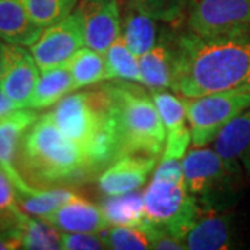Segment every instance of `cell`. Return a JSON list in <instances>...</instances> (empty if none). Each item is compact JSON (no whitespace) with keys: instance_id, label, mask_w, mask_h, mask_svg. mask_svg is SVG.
<instances>
[{"instance_id":"8fae6325","label":"cell","mask_w":250,"mask_h":250,"mask_svg":"<svg viewBox=\"0 0 250 250\" xmlns=\"http://www.w3.org/2000/svg\"><path fill=\"white\" fill-rule=\"evenodd\" d=\"M39 67L25 46L4 42L0 88L20 107H28L39 78Z\"/></svg>"},{"instance_id":"4fadbf2b","label":"cell","mask_w":250,"mask_h":250,"mask_svg":"<svg viewBox=\"0 0 250 250\" xmlns=\"http://www.w3.org/2000/svg\"><path fill=\"white\" fill-rule=\"evenodd\" d=\"M157 166L156 157L128 154L111 161L98 177L99 189L106 196L124 195L138 190L147 182Z\"/></svg>"},{"instance_id":"6da1fadb","label":"cell","mask_w":250,"mask_h":250,"mask_svg":"<svg viewBox=\"0 0 250 250\" xmlns=\"http://www.w3.org/2000/svg\"><path fill=\"white\" fill-rule=\"evenodd\" d=\"M175 53L171 90L182 98L235 89L250 77V32L202 36L189 31L177 35Z\"/></svg>"},{"instance_id":"7c38bea8","label":"cell","mask_w":250,"mask_h":250,"mask_svg":"<svg viewBox=\"0 0 250 250\" xmlns=\"http://www.w3.org/2000/svg\"><path fill=\"white\" fill-rule=\"evenodd\" d=\"M36 118V110L21 107L0 120V168L13 182L16 192H28L34 188L18 171L17 156L22 136Z\"/></svg>"},{"instance_id":"52a82bcc","label":"cell","mask_w":250,"mask_h":250,"mask_svg":"<svg viewBox=\"0 0 250 250\" xmlns=\"http://www.w3.org/2000/svg\"><path fill=\"white\" fill-rule=\"evenodd\" d=\"M182 102L187 110L192 145L200 147L213 143L233 117L250 107V93L238 86L199 98H182Z\"/></svg>"},{"instance_id":"ffe728a7","label":"cell","mask_w":250,"mask_h":250,"mask_svg":"<svg viewBox=\"0 0 250 250\" xmlns=\"http://www.w3.org/2000/svg\"><path fill=\"white\" fill-rule=\"evenodd\" d=\"M159 22H163L149 14L128 9L121 22V35L129 50L141 57L149 52L159 41Z\"/></svg>"},{"instance_id":"83f0119b","label":"cell","mask_w":250,"mask_h":250,"mask_svg":"<svg viewBox=\"0 0 250 250\" xmlns=\"http://www.w3.org/2000/svg\"><path fill=\"white\" fill-rule=\"evenodd\" d=\"M29 18L38 27L46 28L68 17L78 0H22Z\"/></svg>"},{"instance_id":"4dcf8cb0","label":"cell","mask_w":250,"mask_h":250,"mask_svg":"<svg viewBox=\"0 0 250 250\" xmlns=\"http://www.w3.org/2000/svg\"><path fill=\"white\" fill-rule=\"evenodd\" d=\"M62 250H103L106 243L100 232H62Z\"/></svg>"},{"instance_id":"f546056e","label":"cell","mask_w":250,"mask_h":250,"mask_svg":"<svg viewBox=\"0 0 250 250\" xmlns=\"http://www.w3.org/2000/svg\"><path fill=\"white\" fill-rule=\"evenodd\" d=\"M24 211L17 203L13 182L0 168V228H17L18 220Z\"/></svg>"},{"instance_id":"d590c367","label":"cell","mask_w":250,"mask_h":250,"mask_svg":"<svg viewBox=\"0 0 250 250\" xmlns=\"http://www.w3.org/2000/svg\"><path fill=\"white\" fill-rule=\"evenodd\" d=\"M241 88L243 90H246V92H249V93H250V77H249V78H248V80L245 81L243 83H242Z\"/></svg>"},{"instance_id":"7402d4cb","label":"cell","mask_w":250,"mask_h":250,"mask_svg":"<svg viewBox=\"0 0 250 250\" xmlns=\"http://www.w3.org/2000/svg\"><path fill=\"white\" fill-rule=\"evenodd\" d=\"M100 208L107 220L108 227L111 225H147L143 192L134 190L124 195L107 196L102 203Z\"/></svg>"},{"instance_id":"484cf974","label":"cell","mask_w":250,"mask_h":250,"mask_svg":"<svg viewBox=\"0 0 250 250\" xmlns=\"http://www.w3.org/2000/svg\"><path fill=\"white\" fill-rule=\"evenodd\" d=\"M103 56L106 60L107 81L124 80L142 83L139 71V57H136L129 50L121 34L117 36L116 41Z\"/></svg>"},{"instance_id":"836d02e7","label":"cell","mask_w":250,"mask_h":250,"mask_svg":"<svg viewBox=\"0 0 250 250\" xmlns=\"http://www.w3.org/2000/svg\"><path fill=\"white\" fill-rule=\"evenodd\" d=\"M18 108H21L17 103H14L11 99L1 90L0 88V120L11 114L13 111H16Z\"/></svg>"},{"instance_id":"5b68a950","label":"cell","mask_w":250,"mask_h":250,"mask_svg":"<svg viewBox=\"0 0 250 250\" xmlns=\"http://www.w3.org/2000/svg\"><path fill=\"white\" fill-rule=\"evenodd\" d=\"M143 200L147 224L181 239L203 211L185 187L182 159L160 157Z\"/></svg>"},{"instance_id":"d6a6232c","label":"cell","mask_w":250,"mask_h":250,"mask_svg":"<svg viewBox=\"0 0 250 250\" xmlns=\"http://www.w3.org/2000/svg\"><path fill=\"white\" fill-rule=\"evenodd\" d=\"M21 249V241L18 236L17 228L1 229L0 228V250Z\"/></svg>"},{"instance_id":"1f68e13d","label":"cell","mask_w":250,"mask_h":250,"mask_svg":"<svg viewBox=\"0 0 250 250\" xmlns=\"http://www.w3.org/2000/svg\"><path fill=\"white\" fill-rule=\"evenodd\" d=\"M147 236L150 242V249L154 250H187L185 242L178 236L167 232L160 228L147 225Z\"/></svg>"},{"instance_id":"7a4b0ae2","label":"cell","mask_w":250,"mask_h":250,"mask_svg":"<svg viewBox=\"0 0 250 250\" xmlns=\"http://www.w3.org/2000/svg\"><path fill=\"white\" fill-rule=\"evenodd\" d=\"M107 104L116 159L142 154L159 159L166 145V132L152 92L142 83L116 80L100 86Z\"/></svg>"},{"instance_id":"f1b7e54d","label":"cell","mask_w":250,"mask_h":250,"mask_svg":"<svg viewBox=\"0 0 250 250\" xmlns=\"http://www.w3.org/2000/svg\"><path fill=\"white\" fill-rule=\"evenodd\" d=\"M128 9L136 10L160 20L175 22L184 13V0H125Z\"/></svg>"},{"instance_id":"e575fe53","label":"cell","mask_w":250,"mask_h":250,"mask_svg":"<svg viewBox=\"0 0 250 250\" xmlns=\"http://www.w3.org/2000/svg\"><path fill=\"white\" fill-rule=\"evenodd\" d=\"M3 47H4V43L0 39V78H1V72H3Z\"/></svg>"},{"instance_id":"5bb4252c","label":"cell","mask_w":250,"mask_h":250,"mask_svg":"<svg viewBox=\"0 0 250 250\" xmlns=\"http://www.w3.org/2000/svg\"><path fill=\"white\" fill-rule=\"evenodd\" d=\"M152 96L166 132V145L161 157L182 159L192 143L182 98L166 90H152Z\"/></svg>"},{"instance_id":"4316f807","label":"cell","mask_w":250,"mask_h":250,"mask_svg":"<svg viewBox=\"0 0 250 250\" xmlns=\"http://www.w3.org/2000/svg\"><path fill=\"white\" fill-rule=\"evenodd\" d=\"M149 225V224H147ZM147 225H111L100 235L106 243V249L111 250H147L150 242L147 236Z\"/></svg>"},{"instance_id":"44dd1931","label":"cell","mask_w":250,"mask_h":250,"mask_svg":"<svg viewBox=\"0 0 250 250\" xmlns=\"http://www.w3.org/2000/svg\"><path fill=\"white\" fill-rule=\"evenodd\" d=\"M71 92H74V82L67 65L41 71L28 107L34 110L52 107Z\"/></svg>"},{"instance_id":"277c9868","label":"cell","mask_w":250,"mask_h":250,"mask_svg":"<svg viewBox=\"0 0 250 250\" xmlns=\"http://www.w3.org/2000/svg\"><path fill=\"white\" fill-rule=\"evenodd\" d=\"M52 117L62 134L89 157L98 172L114 161L110 117L100 88L67 95L56 104Z\"/></svg>"},{"instance_id":"9c48e42d","label":"cell","mask_w":250,"mask_h":250,"mask_svg":"<svg viewBox=\"0 0 250 250\" xmlns=\"http://www.w3.org/2000/svg\"><path fill=\"white\" fill-rule=\"evenodd\" d=\"M85 46L83 22L74 10L68 17L43 28L42 34L31 45V53L41 71L67 65L74 54Z\"/></svg>"},{"instance_id":"2e32d148","label":"cell","mask_w":250,"mask_h":250,"mask_svg":"<svg viewBox=\"0 0 250 250\" xmlns=\"http://www.w3.org/2000/svg\"><path fill=\"white\" fill-rule=\"evenodd\" d=\"M213 149L236 174L245 171L250 175V107L233 117L218 132Z\"/></svg>"},{"instance_id":"9a60e30c","label":"cell","mask_w":250,"mask_h":250,"mask_svg":"<svg viewBox=\"0 0 250 250\" xmlns=\"http://www.w3.org/2000/svg\"><path fill=\"white\" fill-rule=\"evenodd\" d=\"M184 242L188 250H229L235 246L232 218L223 210H203Z\"/></svg>"},{"instance_id":"8992f818","label":"cell","mask_w":250,"mask_h":250,"mask_svg":"<svg viewBox=\"0 0 250 250\" xmlns=\"http://www.w3.org/2000/svg\"><path fill=\"white\" fill-rule=\"evenodd\" d=\"M182 172L188 192L202 210H223L232 196L233 181L241 174L232 171L213 147H193L182 157Z\"/></svg>"},{"instance_id":"30bf717a","label":"cell","mask_w":250,"mask_h":250,"mask_svg":"<svg viewBox=\"0 0 250 250\" xmlns=\"http://www.w3.org/2000/svg\"><path fill=\"white\" fill-rule=\"evenodd\" d=\"M75 10L82 17L85 46L104 54L121 34L118 0H78Z\"/></svg>"},{"instance_id":"3957f363","label":"cell","mask_w":250,"mask_h":250,"mask_svg":"<svg viewBox=\"0 0 250 250\" xmlns=\"http://www.w3.org/2000/svg\"><path fill=\"white\" fill-rule=\"evenodd\" d=\"M18 161L39 185H65L85 181L98 170L90 159L54 124L52 113L38 116L21 139Z\"/></svg>"},{"instance_id":"e0dca14e","label":"cell","mask_w":250,"mask_h":250,"mask_svg":"<svg viewBox=\"0 0 250 250\" xmlns=\"http://www.w3.org/2000/svg\"><path fill=\"white\" fill-rule=\"evenodd\" d=\"M175 39H170L166 32L149 52L139 57V71L142 85L150 90L171 89L175 72Z\"/></svg>"},{"instance_id":"d6986e66","label":"cell","mask_w":250,"mask_h":250,"mask_svg":"<svg viewBox=\"0 0 250 250\" xmlns=\"http://www.w3.org/2000/svg\"><path fill=\"white\" fill-rule=\"evenodd\" d=\"M43 28L28 16L22 0H0V39L6 43L31 46Z\"/></svg>"},{"instance_id":"603a6c76","label":"cell","mask_w":250,"mask_h":250,"mask_svg":"<svg viewBox=\"0 0 250 250\" xmlns=\"http://www.w3.org/2000/svg\"><path fill=\"white\" fill-rule=\"evenodd\" d=\"M21 249L60 250L62 232L41 217L22 213L17 224Z\"/></svg>"},{"instance_id":"d4e9b609","label":"cell","mask_w":250,"mask_h":250,"mask_svg":"<svg viewBox=\"0 0 250 250\" xmlns=\"http://www.w3.org/2000/svg\"><path fill=\"white\" fill-rule=\"evenodd\" d=\"M17 203L24 213L34 217H46L59 207L65 205L77 196L68 189H36L32 188L28 192H16Z\"/></svg>"},{"instance_id":"ac0fdd59","label":"cell","mask_w":250,"mask_h":250,"mask_svg":"<svg viewBox=\"0 0 250 250\" xmlns=\"http://www.w3.org/2000/svg\"><path fill=\"white\" fill-rule=\"evenodd\" d=\"M42 218L60 232H102L108 227L100 206L93 205L78 195Z\"/></svg>"},{"instance_id":"ba28073f","label":"cell","mask_w":250,"mask_h":250,"mask_svg":"<svg viewBox=\"0 0 250 250\" xmlns=\"http://www.w3.org/2000/svg\"><path fill=\"white\" fill-rule=\"evenodd\" d=\"M190 32L202 36L250 32V0H184Z\"/></svg>"},{"instance_id":"cb8c5ba5","label":"cell","mask_w":250,"mask_h":250,"mask_svg":"<svg viewBox=\"0 0 250 250\" xmlns=\"http://www.w3.org/2000/svg\"><path fill=\"white\" fill-rule=\"evenodd\" d=\"M71 72L74 90L88 88L102 81H107L104 56L88 46L81 47L67 64Z\"/></svg>"}]
</instances>
